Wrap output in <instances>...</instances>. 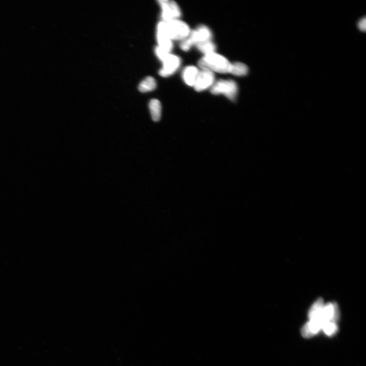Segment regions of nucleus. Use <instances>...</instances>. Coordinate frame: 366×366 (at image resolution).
Listing matches in <instances>:
<instances>
[{"label":"nucleus","instance_id":"16","mask_svg":"<svg viewBox=\"0 0 366 366\" xmlns=\"http://www.w3.org/2000/svg\"><path fill=\"white\" fill-rule=\"evenodd\" d=\"M194 45L192 41L189 38L182 40L180 43V47L183 50L185 51H188L192 46Z\"/></svg>","mask_w":366,"mask_h":366},{"label":"nucleus","instance_id":"9","mask_svg":"<svg viewBox=\"0 0 366 366\" xmlns=\"http://www.w3.org/2000/svg\"><path fill=\"white\" fill-rule=\"evenodd\" d=\"M322 323L318 320H309L302 328L301 333L304 338H310L316 335L322 329Z\"/></svg>","mask_w":366,"mask_h":366},{"label":"nucleus","instance_id":"12","mask_svg":"<svg viewBox=\"0 0 366 366\" xmlns=\"http://www.w3.org/2000/svg\"><path fill=\"white\" fill-rule=\"evenodd\" d=\"M249 67L243 63L235 62L231 65L230 73L235 76H245L249 73Z\"/></svg>","mask_w":366,"mask_h":366},{"label":"nucleus","instance_id":"8","mask_svg":"<svg viewBox=\"0 0 366 366\" xmlns=\"http://www.w3.org/2000/svg\"><path fill=\"white\" fill-rule=\"evenodd\" d=\"M212 33L211 30L206 26H200L197 29L191 32L189 38L193 45L211 41Z\"/></svg>","mask_w":366,"mask_h":366},{"label":"nucleus","instance_id":"11","mask_svg":"<svg viewBox=\"0 0 366 366\" xmlns=\"http://www.w3.org/2000/svg\"><path fill=\"white\" fill-rule=\"evenodd\" d=\"M149 107L152 120L154 122L160 121L162 111L160 102L156 99L152 100L149 102Z\"/></svg>","mask_w":366,"mask_h":366},{"label":"nucleus","instance_id":"17","mask_svg":"<svg viewBox=\"0 0 366 366\" xmlns=\"http://www.w3.org/2000/svg\"><path fill=\"white\" fill-rule=\"evenodd\" d=\"M155 52L158 58L162 62L166 59L169 53H170L159 47L156 48Z\"/></svg>","mask_w":366,"mask_h":366},{"label":"nucleus","instance_id":"1","mask_svg":"<svg viewBox=\"0 0 366 366\" xmlns=\"http://www.w3.org/2000/svg\"><path fill=\"white\" fill-rule=\"evenodd\" d=\"M231 65L227 58L215 52L206 55L199 62L200 68L213 73H230Z\"/></svg>","mask_w":366,"mask_h":366},{"label":"nucleus","instance_id":"2","mask_svg":"<svg viewBox=\"0 0 366 366\" xmlns=\"http://www.w3.org/2000/svg\"><path fill=\"white\" fill-rule=\"evenodd\" d=\"M214 95L223 94L232 101H235L237 97V84L233 80H221L215 83L211 90Z\"/></svg>","mask_w":366,"mask_h":366},{"label":"nucleus","instance_id":"13","mask_svg":"<svg viewBox=\"0 0 366 366\" xmlns=\"http://www.w3.org/2000/svg\"><path fill=\"white\" fill-rule=\"evenodd\" d=\"M157 83L155 80L148 77L143 80L139 85V90L142 93L152 91L156 89Z\"/></svg>","mask_w":366,"mask_h":366},{"label":"nucleus","instance_id":"10","mask_svg":"<svg viewBox=\"0 0 366 366\" xmlns=\"http://www.w3.org/2000/svg\"><path fill=\"white\" fill-rule=\"evenodd\" d=\"M199 72L198 69L195 67H187L183 71V79L188 85L194 86Z\"/></svg>","mask_w":366,"mask_h":366},{"label":"nucleus","instance_id":"18","mask_svg":"<svg viewBox=\"0 0 366 366\" xmlns=\"http://www.w3.org/2000/svg\"><path fill=\"white\" fill-rule=\"evenodd\" d=\"M358 27L361 31L365 32L366 29V19L365 17L359 21Z\"/></svg>","mask_w":366,"mask_h":366},{"label":"nucleus","instance_id":"3","mask_svg":"<svg viewBox=\"0 0 366 366\" xmlns=\"http://www.w3.org/2000/svg\"><path fill=\"white\" fill-rule=\"evenodd\" d=\"M166 25L168 35L172 40L182 41L187 38L191 33L188 25L179 19L168 21Z\"/></svg>","mask_w":366,"mask_h":366},{"label":"nucleus","instance_id":"5","mask_svg":"<svg viewBox=\"0 0 366 366\" xmlns=\"http://www.w3.org/2000/svg\"><path fill=\"white\" fill-rule=\"evenodd\" d=\"M163 67L159 71V74L163 77H168L175 73L181 66V60L176 55L169 54L163 61Z\"/></svg>","mask_w":366,"mask_h":366},{"label":"nucleus","instance_id":"15","mask_svg":"<svg viewBox=\"0 0 366 366\" xmlns=\"http://www.w3.org/2000/svg\"><path fill=\"white\" fill-rule=\"evenodd\" d=\"M321 330L324 331L326 335L332 336L337 332L338 327L336 322L328 321L323 325Z\"/></svg>","mask_w":366,"mask_h":366},{"label":"nucleus","instance_id":"7","mask_svg":"<svg viewBox=\"0 0 366 366\" xmlns=\"http://www.w3.org/2000/svg\"><path fill=\"white\" fill-rule=\"evenodd\" d=\"M157 39L158 47L170 53L173 49V41L169 37L166 23L165 21L160 22L157 29Z\"/></svg>","mask_w":366,"mask_h":366},{"label":"nucleus","instance_id":"4","mask_svg":"<svg viewBox=\"0 0 366 366\" xmlns=\"http://www.w3.org/2000/svg\"><path fill=\"white\" fill-rule=\"evenodd\" d=\"M161 9L163 21L168 22L171 20L179 19L181 16V11L177 3L174 1L160 0L158 1Z\"/></svg>","mask_w":366,"mask_h":366},{"label":"nucleus","instance_id":"6","mask_svg":"<svg viewBox=\"0 0 366 366\" xmlns=\"http://www.w3.org/2000/svg\"><path fill=\"white\" fill-rule=\"evenodd\" d=\"M215 75L213 72L206 70L199 72L193 87L198 92H201L212 87L214 84Z\"/></svg>","mask_w":366,"mask_h":366},{"label":"nucleus","instance_id":"14","mask_svg":"<svg viewBox=\"0 0 366 366\" xmlns=\"http://www.w3.org/2000/svg\"><path fill=\"white\" fill-rule=\"evenodd\" d=\"M196 46L198 49L205 55L214 52L216 49V46L212 41L200 43Z\"/></svg>","mask_w":366,"mask_h":366}]
</instances>
